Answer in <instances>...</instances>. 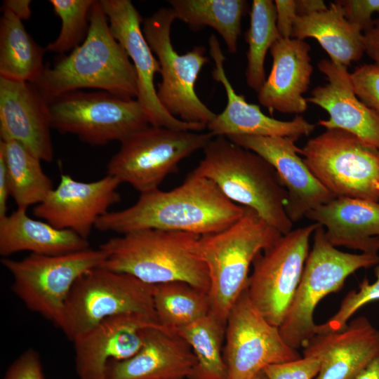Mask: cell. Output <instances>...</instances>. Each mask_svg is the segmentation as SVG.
<instances>
[{"mask_svg":"<svg viewBox=\"0 0 379 379\" xmlns=\"http://www.w3.org/2000/svg\"><path fill=\"white\" fill-rule=\"evenodd\" d=\"M105 258L98 247L55 255L31 253L19 260L2 258L1 262L13 277L15 295L29 310L56 325L77 280L100 267Z\"/></svg>","mask_w":379,"mask_h":379,"instance_id":"obj_12","label":"cell"},{"mask_svg":"<svg viewBox=\"0 0 379 379\" xmlns=\"http://www.w3.org/2000/svg\"><path fill=\"white\" fill-rule=\"evenodd\" d=\"M213 138L208 132L149 126L121 142L107 165V174L140 193L157 189L182 159L203 149Z\"/></svg>","mask_w":379,"mask_h":379,"instance_id":"obj_10","label":"cell"},{"mask_svg":"<svg viewBox=\"0 0 379 379\" xmlns=\"http://www.w3.org/2000/svg\"><path fill=\"white\" fill-rule=\"evenodd\" d=\"M223 357L227 379H249L269 365L302 357L254 307L246 288L229 312Z\"/></svg>","mask_w":379,"mask_h":379,"instance_id":"obj_14","label":"cell"},{"mask_svg":"<svg viewBox=\"0 0 379 379\" xmlns=\"http://www.w3.org/2000/svg\"><path fill=\"white\" fill-rule=\"evenodd\" d=\"M203 151L191 173L213 181L228 199L253 210L282 234L293 230L287 192L269 162L224 136L213 138Z\"/></svg>","mask_w":379,"mask_h":379,"instance_id":"obj_4","label":"cell"},{"mask_svg":"<svg viewBox=\"0 0 379 379\" xmlns=\"http://www.w3.org/2000/svg\"><path fill=\"white\" fill-rule=\"evenodd\" d=\"M49 102L32 83L0 77V137L15 140L41 161L54 158Z\"/></svg>","mask_w":379,"mask_h":379,"instance_id":"obj_20","label":"cell"},{"mask_svg":"<svg viewBox=\"0 0 379 379\" xmlns=\"http://www.w3.org/2000/svg\"><path fill=\"white\" fill-rule=\"evenodd\" d=\"M196 363L177 331L159 324L145 330L142 345L133 356L108 364L106 379H189Z\"/></svg>","mask_w":379,"mask_h":379,"instance_id":"obj_23","label":"cell"},{"mask_svg":"<svg viewBox=\"0 0 379 379\" xmlns=\"http://www.w3.org/2000/svg\"><path fill=\"white\" fill-rule=\"evenodd\" d=\"M154 305L159 324L177 330L210 313L207 293L181 281L154 285Z\"/></svg>","mask_w":379,"mask_h":379,"instance_id":"obj_32","label":"cell"},{"mask_svg":"<svg viewBox=\"0 0 379 379\" xmlns=\"http://www.w3.org/2000/svg\"><path fill=\"white\" fill-rule=\"evenodd\" d=\"M154 288L128 274L92 269L74 284L55 326L73 341L111 317L138 313L157 319Z\"/></svg>","mask_w":379,"mask_h":379,"instance_id":"obj_7","label":"cell"},{"mask_svg":"<svg viewBox=\"0 0 379 379\" xmlns=\"http://www.w3.org/2000/svg\"><path fill=\"white\" fill-rule=\"evenodd\" d=\"M0 20V77L34 83L43 73L45 48L26 30L22 20L2 9Z\"/></svg>","mask_w":379,"mask_h":379,"instance_id":"obj_28","label":"cell"},{"mask_svg":"<svg viewBox=\"0 0 379 379\" xmlns=\"http://www.w3.org/2000/svg\"><path fill=\"white\" fill-rule=\"evenodd\" d=\"M317 67L328 83L314 88L306 100L329 115L328 119H320L318 125L347 131L379 149V113L357 96L347 67L330 59L320 60Z\"/></svg>","mask_w":379,"mask_h":379,"instance_id":"obj_22","label":"cell"},{"mask_svg":"<svg viewBox=\"0 0 379 379\" xmlns=\"http://www.w3.org/2000/svg\"><path fill=\"white\" fill-rule=\"evenodd\" d=\"M88 248V239L73 231L33 219L25 210L17 208L0 219V255L3 258L21 251L55 255Z\"/></svg>","mask_w":379,"mask_h":379,"instance_id":"obj_26","label":"cell"},{"mask_svg":"<svg viewBox=\"0 0 379 379\" xmlns=\"http://www.w3.org/2000/svg\"><path fill=\"white\" fill-rule=\"evenodd\" d=\"M269 162L277 171L288 197L285 207L293 223L305 218L310 211L335 198L310 171L299 154L295 138L253 135L226 137Z\"/></svg>","mask_w":379,"mask_h":379,"instance_id":"obj_17","label":"cell"},{"mask_svg":"<svg viewBox=\"0 0 379 379\" xmlns=\"http://www.w3.org/2000/svg\"><path fill=\"white\" fill-rule=\"evenodd\" d=\"M95 0H50L54 13L61 20L57 38L45 47L46 51L64 54L72 51L87 36Z\"/></svg>","mask_w":379,"mask_h":379,"instance_id":"obj_34","label":"cell"},{"mask_svg":"<svg viewBox=\"0 0 379 379\" xmlns=\"http://www.w3.org/2000/svg\"><path fill=\"white\" fill-rule=\"evenodd\" d=\"M52 128L76 135L91 146L121 142L150 126L137 99L126 100L105 91H75L49 102Z\"/></svg>","mask_w":379,"mask_h":379,"instance_id":"obj_11","label":"cell"},{"mask_svg":"<svg viewBox=\"0 0 379 379\" xmlns=\"http://www.w3.org/2000/svg\"><path fill=\"white\" fill-rule=\"evenodd\" d=\"M245 209L228 199L213 181L190 173L171 190L157 188L140 193L132 206L108 211L95 228L120 234L154 229L203 236L232 225Z\"/></svg>","mask_w":379,"mask_h":379,"instance_id":"obj_1","label":"cell"},{"mask_svg":"<svg viewBox=\"0 0 379 379\" xmlns=\"http://www.w3.org/2000/svg\"><path fill=\"white\" fill-rule=\"evenodd\" d=\"M292 38L315 39L333 63L347 67L365 53L364 34L345 18L338 0L325 11L298 16Z\"/></svg>","mask_w":379,"mask_h":379,"instance_id":"obj_27","label":"cell"},{"mask_svg":"<svg viewBox=\"0 0 379 379\" xmlns=\"http://www.w3.org/2000/svg\"><path fill=\"white\" fill-rule=\"evenodd\" d=\"M305 40L280 38L271 47L270 73L258 93L260 104L282 113L299 114L306 111L307 100L302 95L310 84L313 67Z\"/></svg>","mask_w":379,"mask_h":379,"instance_id":"obj_24","label":"cell"},{"mask_svg":"<svg viewBox=\"0 0 379 379\" xmlns=\"http://www.w3.org/2000/svg\"><path fill=\"white\" fill-rule=\"evenodd\" d=\"M225 326L209 313L176 330L190 346L196 358L189 379H227L223 357Z\"/></svg>","mask_w":379,"mask_h":379,"instance_id":"obj_31","label":"cell"},{"mask_svg":"<svg viewBox=\"0 0 379 379\" xmlns=\"http://www.w3.org/2000/svg\"><path fill=\"white\" fill-rule=\"evenodd\" d=\"M364 42L365 53L379 68V17L374 20L373 26L364 32Z\"/></svg>","mask_w":379,"mask_h":379,"instance_id":"obj_41","label":"cell"},{"mask_svg":"<svg viewBox=\"0 0 379 379\" xmlns=\"http://www.w3.org/2000/svg\"><path fill=\"white\" fill-rule=\"evenodd\" d=\"M280 38L274 1L253 0L250 11V26L245 33L248 46L245 77L248 86L257 93L266 80V54Z\"/></svg>","mask_w":379,"mask_h":379,"instance_id":"obj_33","label":"cell"},{"mask_svg":"<svg viewBox=\"0 0 379 379\" xmlns=\"http://www.w3.org/2000/svg\"><path fill=\"white\" fill-rule=\"evenodd\" d=\"M200 237L154 229L121 234L99 246L106 254L100 267L151 285L181 281L208 293V272L197 252Z\"/></svg>","mask_w":379,"mask_h":379,"instance_id":"obj_3","label":"cell"},{"mask_svg":"<svg viewBox=\"0 0 379 379\" xmlns=\"http://www.w3.org/2000/svg\"><path fill=\"white\" fill-rule=\"evenodd\" d=\"M110 30L124 48L135 68L138 79L137 100L142 106L150 126L175 130L201 132V124L187 123L170 114L159 102L154 77L160 73L159 62L154 55L142 29V18L130 0H100Z\"/></svg>","mask_w":379,"mask_h":379,"instance_id":"obj_15","label":"cell"},{"mask_svg":"<svg viewBox=\"0 0 379 379\" xmlns=\"http://www.w3.org/2000/svg\"><path fill=\"white\" fill-rule=\"evenodd\" d=\"M175 20L171 8H160L142 24V32L160 65L161 83L157 94L164 109L180 120L207 125L215 117L198 97L195 84L203 67L209 62L202 46L179 54L173 48L171 30Z\"/></svg>","mask_w":379,"mask_h":379,"instance_id":"obj_9","label":"cell"},{"mask_svg":"<svg viewBox=\"0 0 379 379\" xmlns=\"http://www.w3.org/2000/svg\"><path fill=\"white\" fill-rule=\"evenodd\" d=\"M376 280L370 283L364 278L358 290L350 291L341 301L338 310L321 324L315 326V334L335 333L343 330L349 319L361 307L379 300V266L375 270Z\"/></svg>","mask_w":379,"mask_h":379,"instance_id":"obj_35","label":"cell"},{"mask_svg":"<svg viewBox=\"0 0 379 379\" xmlns=\"http://www.w3.org/2000/svg\"><path fill=\"white\" fill-rule=\"evenodd\" d=\"M305 218L323 226L328 241L365 253L379 251V202L335 197Z\"/></svg>","mask_w":379,"mask_h":379,"instance_id":"obj_25","label":"cell"},{"mask_svg":"<svg viewBox=\"0 0 379 379\" xmlns=\"http://www.w3.org/2000/svg\"><path fill=\"white\" fill-rule=\"evenodd\" d=\"M33 84L48 102L83 88L100 89L126 100L137 98L135 68L112 34L100 1L93 4L83 43L52 66H46Z\"/></svg>","mask_w":379,"mask_h":379,"instance_id":"obj_2","label":"cell"},{"mask_svg":"<svg viewBox=\"0 0 379 379\" xmlns=\"http://www.w3.org/2000/svg\"><path fill=\"white\" fill-rule=\"evenodd\" d=\"M354 379H379V354Z\"/></svg>","mask_w":379,"mask_h":379,"instance_id":"obj_45","label":"cell"},{"mask_svg":"<svg viewBox=\"0 0 379 379\" xmlns=\"http://www.w3.org/2000/svg\"><path fill=\"white\" fill-rule=\"evenodd\" d=\"M378 262V253H351L338 250L328 241L324 228L319 225L313 234L312 248L294 298L279 327L285 343L295 350L302 347L315 335L314 312L321 300L341 289L346 279L357 270Z\"/></svg>","mask_w":379,"mask_h":379,"instance_id":"obj_6","label":"cell"},{"mask_svg":"<svg viewBox=\"0 0 379 379\" xmlns=\"http://www.w3.org/2000/svg\"><path fill=\"white\" fill-rule=\"evenodd\" d=\"M277 27L281 38H292L293 26L298 17L295 0L274 1Z\"/></svg>","mask_w":379,"mask_h":379,"instance_id":"obj_40","label":"cell"},{"mask_svg":"<svg viewBox=\"0 0 379 379\" xmlns=\"http://www.w3.org/2000/svg\"><path fill=\"white\" fill-rule=\"evenodd\" d=\"M10 195L18 209L25 210L41 203L53 190V182L41 167V160L21 143L0 141Z\"/></svg>","mask_w":379,"mask_h":379,"instance_id":"obj_30","label":"cell"},{"mask_svg":"<svg viewBox=\"0 0 379 379\" xmlns=\"http://www.w3.org/2000/svg\"><path fill=\"white\" fill-rule=\"evenodd\" d=\"M319 224L314 222L281 235L253 262L247 292L258 312L279 327L294 298L310 252V239Z\"/></svg>","mask_w":379,"mask_h":379,"instance_id":"obj_13","label":"cell"},{"mask_svg":"<svg viewBox=\"0 0 379 379\" xmlns=\"http://www.w3.org/2000/svg\"><path fill=\"white\" fill-rule=\"evenodd\" d=\"M10 195L6 166L4 159L0 157V219L7 213V201Z\"/></svg>","mask_w":379,"mask_h":379,"instance_id":"obj_43","label":"cell"},{"mask_svg":"<svg viewBox=\"0 0 379 379\" xmlns=\"http://www.w3.org/2000/svg\"><path fill=\"white\" fill-rule=\"evenodd\" d=\"M209 53L214 62L213 79L220 83L225 91L227 105L207 125L208 133L214 138L233 135L290 137L299 139L310 135L316 126L301 115L292 120L282 121L265 114L260 106L248 102L244 96L236 93L227 78L224 55L219 41L212 34L208 39Z\"/></svg>","mask_w":379,"mask_h":379,"instance_id":"obj_19","label":"cell"},{"mask_svg":"<svg viewBox=\"0 0 379 379\" xmlns=\"http://www.w3.org/2000/svg\"><path fill=\"white\" fill-rule=\"evenodd\" d=\"M175 19L185 22L193 32L205 27L214 29L222 38L230 53L237 52L242 18L249 4L245 0H170Z\"/></svg>","mask_w":379,"mask_h":379,"instance_id":"obj_29","label":"cell"},{"mask_svg":"<svg viewBox=\"0 0 379 379\" xmlns=\"http://www.w3.org/2000/svg\"><path fill=\"white\" fill-rule=\"evenodd\" d=\"M319 366L317 359L302 357L293 361L269 365L263 371L268 379H314Z\"/></svg>","mask_w":379,"mask_h":379,"instance_id":"obj_37","label":"cell"},{"mask_svg":"<svg viewBox=\"0 0 379 379\" xmlns=\"http://www.w3.org/2000/svg\"><path fill=\"white\" fill-rule=\"evenodd\" d=\"M160 324L152 317L131 313L105 319L72 342L79 379H106L108 364L133 356L143 343L144 331Z\"/></svg>","mask_w":379,"mask_h":379,"instance_id":"obj_18","label":"cell"},{"mask_svg":"<svg viewBox=\"0 0 379 379\" xmlns=\"http://www.w3.org/2000/svg\"><path fill=\"white\" fill-rule=\"evenodd\" d=\"M281 235L246 207L244 215L232 225L199 237L197 252L210 280V314L226 325L232 307L247 288L255 258Z\"/></svg>","mask_w":379,"mask_h":379,"instance_id":"obj_5","label":"cell"},{"mask_svg":"<svg viewBox=\"0 0 379 379\" xmlns=\"http://www.w3.org/2000/svg\"><path fill=\"white\" fill-rule=\"evenodd\" d=\"M348 22L361 32L370 29L374 13L379 14V0H338Z\"/></svg>","mask_w":379,"mask_h":379,"instance_id":"obj_38","label":"cell"},{"mask_svg":"<svg viewBox=\"0 0 379 379\" xmlns=\"http://www.w3.org/2000/svg\"><path fill=\"white\" fill-rule=\"evenodd\" d=\"M298 16L309 15L327 9L323 0H295Z\"/></svg>","mask_w":379,"mask_h":379,"instance_id":"obj_44","label":"cell"},{"mask_svg":"<svg viewBox=\"0 0 379 379\" xmlns=\"http://www.w3.org/2000/svg\"><path fill=\"white\" fill-rule=\"evenodd\" d=\"M30 0H6L3 2L2 9L12 12L20 20H28L32 14Z\"/></svg>","mask_w":379,"mask_h":379,"instance_id":"obj_42","label":"cell"},{"mask_svg":"<svg viewBox=\"0 0 379 379\" xmlns=\"http://www.w3.org/2000/svg\"><path fill=\"white\" fill-rule=\"evenodd\" d=\"M303 161L335 197L379 202V149L340 129H326L300 148Z\"/></svg>","mask_w":379,"mask_h":379,"instance_id":"obj_8","label":"cell"},{"mask_svg":"<svg viewBox=\"0 0 379 379\" xmlns=\"http://www.w3.org/2000/svg\"><path fill=\"white\" fill-rule=\"evenodd\" d=\"M357 96L379 113V68L374 64H364L351 73Z\"/></svg>","mask_w":379,"mask_h":379,"instance_id":"obj_36","label":"cell"},{"mask_svg":"<svg viewBox=\"0 0 379 379\" xmlns=\"http://www.w3.org/2000/svg\"><path fill=\"white\" fill-rule=\"evenodd\" d=\"M302 347V357L319 361L314 379H354L379 354V330L361 316L340 331L315 334Z\"/></svg>","mask_w":379,"mask_h":379,"instance_id":"obj_21","label":"cell"},{"mask_svg":"<svg viewBox=\"0 0 379 379\" xmlns=\"http://www.w3.org/2000/svg\"><path fill=\"white\" fill-rule=\"evenodd\" d=\"M4 379H45L38 352L29 348L9 366Z\"/></svg>","mask_w":379,"mask_h":379,"instance_id":"obj_39","label":"cell"},{"mask_svg":"<svg viewBox=\"0 0 379 379\" xmlns=\"http://www.w3.org/2000/svg\"><path fill=\"white\" fill-rule=\"evenodd\" d=\"M249 379H268L266 376V375L265 374L263 370L257 373L256 374H255L253 376H252L251 378Z\"/></svg>","mask_w":379,"mask_h":379,"instance_id":"obj_46","label":"cell"},{"mask_svg":"<svg viewBox=\"0 0 379 379\" xmlns=\"http://www.w3.org/2000/svg\"><path fill=\"white\" fill-rule=\"evenodd\" d=\"M120 184L108 174L91 182L62 174L58 186L34 207L33 213L58 229L73 231L88 239L97 220L121 201L117 191Z\"/></svg>","mask_w":379,"mask_h":379,"instance_id":"obj_16","label":"cell"}]
</instances>
